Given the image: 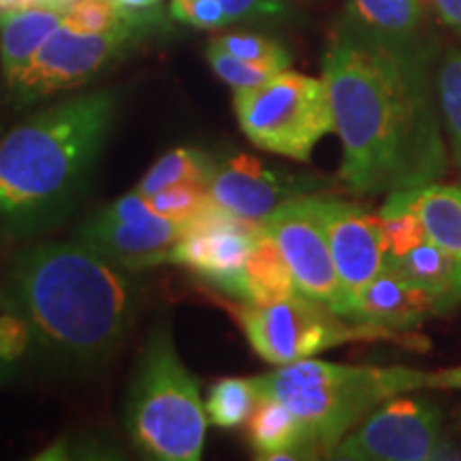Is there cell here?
<instances>
[{
	"mask_svg": "<svg viewBox=\"0 0 461 461\" xmlns=\"http://www.w3.org/2000/svg\"><path fill=\"white\" fill-rule=\"evenodd\" d=\"M207 62H210L212 71H214L224 84L230 86L233 92L255 88V86H261L263 82H267L269 77H274L276 73L282 71V68L274 65H265V62L244 60V58L229 54V51L216 48V45L212 43L210 48H207Z\"/></svg>",
	"mask_w": 461,
	"mask_h": 461,
	"instance_id": "obj_26",
	"label": "cell"
},
{
	"mask_svg": "<svg viewBox=\"0 0 461 461\" xmlns=\"http://www.w3.org/2000/svg\"><path fill=\"white\" fill-rule=\"evenodd\" d=\"M436 65V45L395 48L336 26L322 82L344 149L339 180L350 193L391 194L445 177Z\"/></svg>",
	"mask_w": 461,
	"mask_h": 461,
	"instance_id": "obj_1",
	"label": "cell"
},
{
	"mask_svg": "<svg viewBox=\"0 0 461 461\" xmlns=\"http://www.w3.org/2000/svg\"><path fill=\"white\" fill-rule=\"evenodd\" d=\"M160 3H163V0H113V5L120 9V14L129 17V20L143 22V24H149V22H152L149 14H152Z\"/></svg>",
	"mask_w": 461,
	"mask_h": 461,
	"instance_id": "obj_32",
	"label": "cell"
},
{
	"mask_svg": "<svg viewBox=\"0 0 461 461\" xmlns=\"http://www.w3.org/2000/svg\"><path fill=\"white\" fill-rule=\"evenodd\" d=\"M438 20L451 26L455 32L461 34V0H425Z\"/></svg>",
	"mask_w": 461,
	"mask_h": 461,
	"instance_id": "obj_33",
	"label": "cell"
},
{
	"mask_svg": "<svg viewBox=\"0 0 461 461\" xmlns=\"http://www.w3.org/2000/svg\"><path fill=\"white\" fill-rule=\"evenodd\" d=\"M124 20L113 0H75L65 11V24L82 32L112 31Z\"/></svg>",
	"mask_w": 461,
	"mask_h": 461,
	"instance_id": "obj_28",
	"label": "cell"
},
{
	"mask_svg": "<svg viewBox=\"0 0 461 461\" xmlns=\"http://www.w3.org/2000/svg\"><path fill=\"white\" fill-rule=\"evenodd\" d=\"M235 312L252 350L276 367L310 359L350 339L380 336L357 322L348 325L325 303L302 293L276 302H244Z\"/></svg>",
	"mask_w": 461,
	"mask_h": 461,
	"instance_id": "obj_7",
	"label": "cell"
},
{
	"mask_svg": "<svg viewBox=\"0 0 461 461\" xmlns=\"http://www.w3.org/2000/svg\"><path fill=\"white\" fill-rule=\"evenodd\" d=\"M425 0H348L339 24L395 48L436 45Z\"/></svg>",
	"mask_w": 461,
	"mask_h": 461,
	"instance_id": "obj_16",
	"label": "cell"
},
{
	"mask_svg": "<svg viewBox=\"0 0 461 461\" xmlns=\"http://www.w3.org/2000/svg\"><path fill=\"white\" fill-rule=\"evenodd\" d=\"M140 303L131 269L79 240L17 252L0 288V305L24 319L39 355L67 372L101 367L124 344Z\"/></svg>",
	"mask_w": 461,
	"mask_h": 461,
	"instance_id": "obj_2",
	"label": "cell"
},
{
	"mask_svg": "<svg viewBox=\"0 0 461 461\" xmlns=\"http://www.w3.org/2000/svg\"><path fill=\"white\" fill-rule=\"evenodd\" d=\"M143 22L126 20L105 32H82L62 24L26 71L9 86V96L17 107H28L48 99L56 92H67L88 84L113 58L122 54L126 45L137 39Z\"/></svg>",
	"mask_w": 461,
	"mask_h": 461,
	"instance_id": "obj_8",
	"label": "cell"
},
{
	"mask_svg": "<svg viewBox=\"0 0 461 461\" xmlns=\"http://www.w3.org/2000/svg\"><path fill=\"white\" fill-rule=\"evenodd\" d=\"M65 11L51 5L0 11V68L7 88L26 71L51 34L65 24Z\"/></svg>",
	"mask_w": 461,
	"mask_h": 461,
	"instance_id": "obj_18",
	"label": "cell"
},
{
	"mask_svg": "<svg viewBox=\"0 0 461 461\" xmlns=\"http://www.w3.org/2000/svg\"><path fill=\"white\" fill-rule=\"evenodd\" d=\"M387 265L414 286L431 293L445 310L461 302V258L429 240L400 257H389Z\"/></svg>",
	"mask_w": 461,
	"mask_h": 461,
	"instance_id": "obj_19",
	"label": "cell"
},
{
	"mask_svg": "<svg viewBox=\"0 0 461 461\" xmlns=\"http://www.w3.org/2000/svg\"><path fill=\"white\" fill-rule=\"evenodd\" d=\"M173 20L194 28H222L229 24L221 0H171Z\"/></svg>",
	"mask_w": 461,
	"mask_h": 461,
	"instance_id": "obj_30",
	"label": "cell"
},
{
	"mask_svg": "<svg viewBox=\"0 0 461 461\" xmlns=\"http://www.w3.org/2000/svg\"><path fill=\"white\" fill-rule=\"evenodd\" d=\"M314 210L325 227L333 263L348 297L366 286L387 265L383 221L348 201L316 197Z\"/></svg>",
	"mask_w": 461,
	"mask_h": 461,
	"instance_id": "obj_13",
	"label": "cell"
},
{
	"mask_svg": "<svg viewBox=\"0 0 461 461\" xmlns=\"http://www.w3.org/2000/svg\"><path fill=\"white\" fill-rule=\"evenodd\" d=\"M293 295H299V288L291 267L282 257L278 244L261 230L244 265L240 299L241 302H276V299Z\"/></svg>",
	"mask_w": 461,
	"mask_h": 461,
	"instance_id": "obj_20",
	"label": "cell"
},
{
	"mask_svg": "<svg viewBox=\"0 0 461 461\" xmlns=\"http://www.w3.org/2000/svg\"><path fill=\"white\" fill-rule=\"evenodd\" d=\"M440 376V389H461V367L438 372Z\"/></svg>",
	"mask_w": 461,
	"mask_h": 461,
	"instance_id": "obj_34",
	"label": "cell"
},
{
	"mask_svg": "<svg viewBox=\"0 0 461 461\" xmlns=\"http://www.w3.org/2000/svg\"><path fill=\"white\" fill-rule=\"evenodd\" d=\"M442 434L440 411L406 393L380 403L359 428L333 448V459L346 461H431L453 457Z\"/></svg>",
	"mask_w": 461,
	"mask_h": 461,
	"instance_id": "obj_9",
	"label": "cell"
},
{
	"mask_svg": "<svg viewBox=\"0 0 461 461\" xmlns=\"http://www.w3.org/2000/svg\"><path fill=\"white\" fill-rule=\"evenodd\" d=\"M154 210L158 214L173 221L182 222H193L199 216H203L205 212H210L212 207H216L214 199H212L210 186L201 182H180L173 184V186L160 190V193L149 197Z\"/></svg>",
	"mask_w": 461,
	"mask_h": 461,
	"instance_id": "obj_25",
	"label": "cell"
},
{
	"mask_svg": "<svg viewBox=\"0 0 461 461\" xmlns=\"http://www.w3.org/2000/svg\"><path fill=\"white\" fill-rule=\"evenodd\" d=\"M325 186L322 177L274 169L250 154H235L216 163L210 180L212 199L218 207L255 222H261L285 201L308 197Z\"/></svg>",
	"mask_w": 461,
	"mask_h": 461,
	"instance_id": "obj_12",
	"label": "cell"
},
{
	"mask_svg": "<svg viewBox=\"0 0 461 461\" xmlns=\"http://www.w3.org/2000/svg\"><path fill=\"white\" fill-rule=\"evenodd\" d=\"M15 367L17 366H14V363H7V361L0 359V384L7 383V380L11 378V374H14Z\"/></svg>",
	"mask_w": 461,
	"mask_h": 461,
	"instance_id": "obj_35",
	"label": "cell"
},
{
	"mask_svg": "<svg viewBox=\"0 0 461 461\" xmlns=\"http://www.w3.org/2000/svg\"><path fill=\"white\" fill-rule=\"evenodd\" d=\"M436 90L453 158L461 163V50L438 58Z\"/></svg>",
	"mask_w": 461,
	"mask_h": 461,
	"instance_id": "obj_24",
	"label": "cell"
},
{
	"mask_svg": "<svg viewBox=\"0 0 461 461\" xmlns=\"http://www.w3.org/2000/svg\"><path fill=\"white\" fill-rule=\"evenodd\" d=\"M229 24L244 20H282L291 14V0H221Z\"/></svg>",
	"mask_w": 461,
	"mask_h": 461,
	"instance_id": "obj_31",
	"label": "cell"
},
{
	"mask_svg": "<svg viewBox=\"0 0 461 461\" xmlns=\"http://www.w3.org/2000/svg\"><path fill=\"white\" fill-rule=\"evenodd\" d=\"M257 402L258 391L252 378H221L212 384L205 412L218 428H238L250 419Z\"/></svg>",
	"mask_w": 461,
	"mask_h": 461,
	"instance_id": "obj_23",
	"label": "cell"
},
{
	"mask_svg": "<svg viewBox=\"0 0 461 461\" xmlns=\"http://www.w3.org/2000/svg\"><path fill=\"white\" fill-rule=\"evenodd\" d=\"M118 96L86 92L0 140V241L28 238L77 201L112 132Z\"/></svg>",
	"mask_w": 461,
	"mask_h": 461,
	"instance_id": "obj_3",
	"label": "cell"
},
{
	"mask_svg": "<svg viewBox=\"0 0 461 461\" xmlns=\"http://www.w3.org/2000/svg\"><path fill=\"white\" fill-rule=\"evenodd\" d=\"M411 212L420 221L431 244L461 258V188L425 184L391 193L380 214Z\"/></svg>",
	"mask_w": 461,
	"mask_h": 461,
	"instance_id": "obj_17",
	"label": "cell"
},
{
	"mask_svg": "<svg viewBox=\"0 0 461 461\" xmlns=\"http://www.w3.org/2000/svg\"><path fill=\"white\" fill-rule=\"evenodd\" d=\"M261 230V222L233 216L216 205L188 224L173 246L169 263L240 299L244 265Z\"/></svg>",
	"mask_w": 461,
	"mask_h": 461,
	"instance_id": "obj_11",
	"label": "cell"
},
{
	"mask_svg": "<svg viewBox=\"0 0 461 461\" xmlns=\"http://www.w3.org/2000/svg\"><path fill=\"white\" fill-rule=\"evenodd\" d=\"M214 169L216 163L203 149L188 146L173 148L149 167V171L141 177L135 190L143 197H154L160 190L180 182H201L210 186Z\"/></svg>",
	"mask_w": 461,
	"mask_h": 461,
	"instance_id": "obj_22",
	"label": "cell"
},
{
	"mask_svg": "<svg viewBox=\"0 0 461 461\" xmlns=\"http://www.w3.org/2000/svg\"><path fill=\"white\" fill-rule=\"evenodd\" d=\"M199 380L184 366L171 330L160 325L143 346L126 402V431L149 459L197 461L207 434Z\"/></svg>",
	"mask_w": 461,
	"mask_h": 461,
	"instance_id": "obj_5",
	"label": "cell"
},
{
	"mask_svg": "<svg viewBox=\"0 0 461 461\" xmlns=\"http://www.w3.org/2000/svg\"><path fill=\"white\" fill-rule=\"evenodd\" d=\"M186 229L188 222L173 221L158 212L132 221H113L96 214L79 229L77 240L131 272H137L169 263L173 246Z\"/></svg>",
	"mask_w": 461,
	"mask_h": 461,
	"instance_id": "obj_14",
	"label": "cell"
},
{
	"mask_svg": "<svg viewBox=\"0 0 461 461\" xmlns=\"http://www.w3.org/2000/svg\"><path fill=\"white\" fill-rule=\"evenodd\" d=\"M384 233V246H387V258L400 257L411 248L419 246L428 240L420 221L411 212H395V214H380Z\"/></svg>",
	"mask_w": 461,
	"mask_h": 461,
	"instance_id": "obj_29",
	"label": "cell"
},
{
	"mask_svg": "<svg viewBox=\"0 0 461 461\" xmlns=\"http://www.w3.org/2000/svg\"><path fill=\"white\" fill-rule=\"evenodd\" d=\"M212 45L221 48L229 54L244 58L252 62H265V65H274L285 71L291 67V54L285 45H280L274 39L261 37L255 32H229L222 37H216Z\"/></svg>",
	"mask_w": 461,
	"mask_h": 461,
	"instance_id": "obj_27",
	"label": "cell"
},
{
	"mask_svg": "<svg viewBox=\"0 0 461 461\" xmlns=\"http://www.w3.org/2000/svg\"><path fill=\"white\" fill-rule=\"evenodd\" d=\"M258 397H274L302 420L305 451L331 457L346 434L380 403L402 393L440 387L438 372L411 367L344 366L302 359L255 376Z\"/></svg>",
	"mask_w": 461,
	"mask_h": 461,
	"instance_id": "obj_4",
	"label": "cell"
},
{
	"mask_svg": "<svg viewBox=\"0 0 461 461\" xmlns=\"http://www.w3.org/2000/svg\"><path fill=\"white\" fill-rule=\"evenodd\" d=\"M248 436L258 459H269L276 453H297L302 459L308 457L302 420L274 397H258L248 419Z\"/></svg>",
	"mask_w": 461,
	"mask_h": 461,
	"instance_id": "obj_21",
	"label": "cell"
},
{
	"mask_svg": "<svg viewBox=\"0 0 461 461\" xmlns=\"http://www.w3.org/2000/svg\"><path fill=\"white\" fill-rule=\"evenodd\" d=\"M442 312L447 310L431 293L414 286L391 265H384L383 272L350 299L348 321L376 333H393L411 330Z\"/></svg>",
	"mask_w": 461,
	"mask_h": 461,
	"instance_id": "obj_15",
	"label": "cell"
},
{
	"mask_svg": "<svg viewBox=\"0 0 461 461\" xmlns=\"http://www.w3.org/2000/svg\"><path fill=\"white\" fill-rule=\"evenodd\" d=\"M233 107L248 141L299 163H308L322 137L336 131L322 77L288 68L261 86L235 92Z\"/></svg>",
	"mask_w": 461,
	"mask_h": 461,
	"instance_id": "obj_6",
	"label": "cell"
},
{
	"mask_svg": "<svg viewBox=\"0 0 461 461\" xmlns=\"http://www.w3.org/2000/svg\"><path fill=\"white\" fill-rule=\"evenodd\" d=\"M314 194L288 199L261 221V229L278 244L299 293L348 321L350 297L333 263L325 227L314 210Z\"/></svg>",
	"mask_w": 461,
	"mask_h": 461,
	"instance_id": "obj_10",
	"label": "cell"
}]
</instances>
